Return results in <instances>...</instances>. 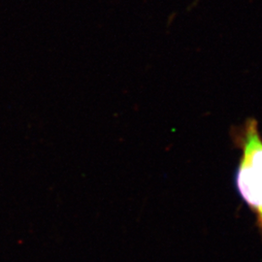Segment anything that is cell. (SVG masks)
<instances>
[{
	"mask_svg": "<svg viewBox=\"0 0 262 262\" xmlns=\"http://www.w3.org/2000/svg\"><path fill=\"white\" fill-rule=\"evenodd\" d=\"M230 137L241 150L235 173V187L255 217L262 238V135L258 122L249 118L240 125L232 126Z\"/></svg>",
	"mask_w": 262,
	"mask_h": 262,
	"instance_id": "1",
	"label": "cell"
}]
</instances>
